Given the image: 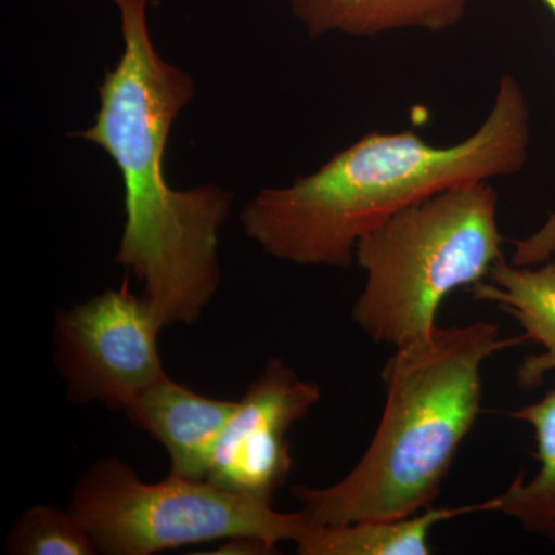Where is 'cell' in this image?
Instances as JSON below:
<instances>
[{
    "label": "cell",
    "mask_w": 555,
    "mask_h": 555,
    "mask_svg": "<svg viewBox=\"0 0 555 555\" xmlns=\"http://www.w3.org/2000/svg\"><path fill=\"white\" fill-rule=\"evenodd\" d=\"M124 50L100 86V109L73 137L104 150L124 184L126 225L116 262L144 286L164 326L193 324L218 292L219 232L233 195L215 184L178 190L167 179L171 126L195 80L164 60L149 30V0H112Z\"/></svg>",
    "instance_id": "obj_1"
},
{
    "label": "cell",
    "mask_w": 555,
    "mask_h": 555,
    "mask_svg": "<svg viewBox=\"0 0 555 555\" xmlns=\"http://www.w3.org/2000/svg\"><path fill=\"white\" fill-rule=\"evenodd\" d=\"M531 115L518 80L503 75L470 137L437 147L414 130L364 134L287 188L262 189L243 208L248 238L302 268L347 269L357 244L412 204L456 185L524 170Z\"/></svg>",
    "instance_id": "obj_2"
},
{
    "label": "cell",
    "mask_w": 555,
    "mask_h": 555,
    "mask_svg": "<svg viewBox=\"0 0 555 555\" xmlns=\"http://www.w3.org/2000/svg\"><path fill=\"white\" fill-rule=\"evenodd\" d=\"M526 345L488 321L436 327L393 349L383 367L386 401L371 444L337 483L292 494L310 526L392 520L434 506L481 411L489 358Z\"/></svg>",
    "instance_id": "obj_3"
},
{
    "label": "cell",
    "mask_w": 555,
    "mask_h": 555,
    "mask_svg": "<svg viewBox=\"0 0 555 555\" xmlns=\"http://www.w3.org/2000/svg\"><path fill=\"white\" fill-rule=\"evenodd\" d=\"M499 195L489 181L456 185L398 211L360 240L366 281L352 321L377 345L430 334L444 299L489 276L503 258Z\"/></svg>",
    "instance_id": "obj_4"
},
{
    "label": "cell",
    "mask_w": 555,
    "mask_h": 555,
    "mask_svg": "<svg viewBox=\"0 0 555 555\" xmlns=\"http://www.w3.org/2000/svg\"><path fill=\"white\" fill-rule=\"evenodd\" d=\"M68 509L98 554L150 555L250 537L270 545L297 542L309 529L301 511L278 513L208 483L173 476L149 483L120 459H104L79 478Z\"/></svg>",
    "instance_id": "obj_5"
},
{
    "label": "cell",
    "mask_w": 555,
    "mask_h": 555,
    "mask_svg": "<svg viewBox=\"0 0 555 555\" xmlns=\"http://www.w3.org/2000/svg\"><path fill=\"white\" fill-rule=\"evenodd\" d=\"M163 327L147 299L131 294L127 283L57 312L54 363L69 400L126 411L167 375L158 346Z\"/></svg>",
    "instance_id": "obj_6"
},
{
    "label": "cell",
    "mask_w": 555,
    "mask_h": 555,
    "mask_svg": "<svg viewBox=\"0 0 555 555\" xmlns=\"http://www.w3.org/2000/svg\"><path fill=\"white\" fill-rule=\"evenodd\" d=\"M321 400V387L299 377L281 358L238 400L219 438L208 483L261 505H272L294 467L287 434Z\"/></svg>",
    "instance_id": "obj_7"
},
{
    "label": "cell",
    "mask_w": 555,
    "mask_h": 555,
    "mask_svg": "<svg viewBox=\"0 0 555 555\" xmlns=\"http://www.w3.org/2000/svg\"><path fill=\"white\" fill-rule=\"evenodd\" d=\"M238 400L201 396L166 375L127 406L124 414L158 441L173 476L206 480L211 456Z\"/></svg>",
    "instance_id": "obj_8"
},
{
    "label": "cell",
    "mask_w": 555,
    "mask_h": 555,
    "mask_svg": "<svg viewBox=\"0 0 555 555\" xmlns=\"http://www.w3.org/2000/svg\"><path fill=\"white\" fill-rule=\"evenodd\" d=\"M474 299L491 302L521 327L526 345L540 347L521 360L516 383L534 390L555 371V259L535 266H517L505 258L495 262L488 281L469 288Z\"/></svg>",
    "instance_id": "obj_9"
},
{
    "label": "cell",
    "mask_w": 555,
    "mask_h": 555,
    "mask_svg": "<svg viewBox=\"0 0 555 555\" xmlns=\"http://www.w3.org/2000/svg\"><path fill=\"white\" fill-rule=\"evenodd\" d=\"M467 5L469 0H291L295 20L312 38L443 31L463 21Z\"/></svg>",
    "instance_id": "obj_10"
},
{
    "label": "cell",
    "mask_w": 555,
    "mask_h": 555,
    "mask_svg": "<svg viewBox=\"0 0 555 555\" xmlns=\"http://www.w3.org/2000/svg\"><path fill=\"white\" fill-rule=\"evenodd\" d=\"M494 499L476 505L427 507L392 520L309 526L295 545L299 555H429L430 535L438 525L466 514L494 513Z\"/></svg>",
    "instance_id": "obj_11"
},
{
    "label": "cell",
    "mask_w": 555,
    "mask_h": 555,
    "mask_svg": "<svg viewBox=\"0 0 555 555\" xmlns=\"http://www.w3.org/2000/svg\"><path fill=\"white\" fill-rule=\"evenodd\" d=\"M534 430L539 469L531 478H514L502 494L492 496L494 513L513 518L529 534L555 545V389L509 414Z\"/></svg>",
    "instance_id": "obj_12"
},
{
    "label": "cell",
    "mask_w": 555,
    "mask_h": 555,
    "mask_svg": "<svg viewBox=\"0 0 555 555\" xmlns=\"http://www.w3.org/2000/svg\"><path fill=\"white\" fill-rule=\"evenodd\" d=\"M5 550L13 555L98 554L72 511L49 505H35L22 514L7 534Z\"/></svg>",
    "instance_id": "obj_13"
},
{
    "label": "cell",
    "mask_w": 555,
    "mask_h": 555,
    "mask_svg": "<svg viewBox=\"0 0 555 555\" xmlns=\"http://www.w3.org/2000/svg\"><path fill=\"white\" fill-rule=\"evenodd\" d=\"M555 16V0H540ZM531 243L543 254H555V214L546 222L545 228L531 236Z\"/></svg>",
    "instance_id": "obj_14"
}]
</instances>
